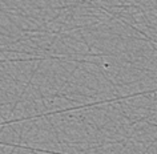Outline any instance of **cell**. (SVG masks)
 <instances>
[]
</instances>
